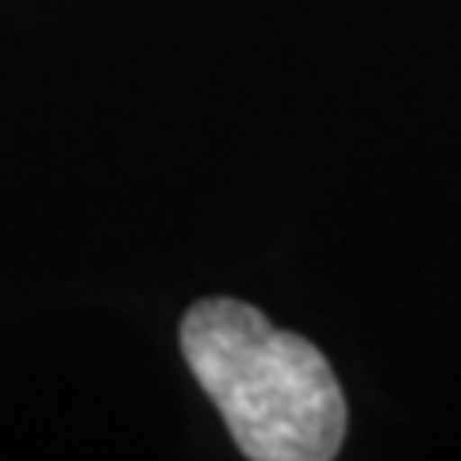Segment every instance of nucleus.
Instances as JSON below:
<instances>
[{"label":"nucleus","instance_id":"obj_1","mask_svg":"<svg viewBox=\"0 0 461 461\" xmlns=\"http://www.w3.org/2000/svg\"><path fill=\"white\" fill-rule=\"evenodd\" d=\"M196 384L254 461H327L346 438V400L308 339L273 327L242 300H200L181 323Z\"/></svg>","mask_w":461,"mask_h":461}]
</instances>
